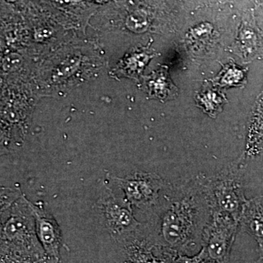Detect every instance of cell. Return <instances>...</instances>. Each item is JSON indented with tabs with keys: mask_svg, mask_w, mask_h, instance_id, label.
<instances>
[{
	"mask_svg": "<svg viewBox=\"0 0 263 263\" xmlns=\"http://www.w3.org/2000/svg\"><path fill=\"white\" fill-rule=\"evenodd\" d=\"M152 56L146 51H135L122 61L118 70L126 76L135 77L141 73Z\"/></svg>",
	"mask_w": 263,
	"mask_h": 263,
	"instance_id": "7c38bea8",
	"label": "cell"
},
{
	"mask_svg": "<svg viewBox=\"0 0 263 263\" xmlns=\"http://www.w3.org/2000/svg\"><path fill=\"white\" fill-rule=\"evenodd\" d=\"M240 227L257 242L259 257H263V195L247 200L240 216Z\"/></svg>",
	"mask_w": 263,
	"mask_h": 263,
	"instance_id": "ba28073f",
	"label": "cell"
},
{
	"mask_svg": "<svg viewBox=\"0 0 263 263\" xmlns=\"http://www.w3.org/2000/svg\"><path fill=\"white\" fill-rule=\"evenodd\" d=\"M22 195L23 193L19 189L2 187L1 213L9 209Z\"/></svg>",
	"mask_w": 263,
	"mask_h": 263,
	"instance_id": "2e32d148",
	"label": "cell"
},
{
	"mask_svg": "<svg viewBox=\"0 0 263 263\" xmlns=\"http://www.w3.org/2000/svg\"><path fill=\"white\" fill-rule=\"evenodd\" d=\"M103 187L98 201L99 211L110 237L124 248L142 234L141 224L125 197L117 196L108 186Z\"/></svg>",
	"mask_w": 263,
	"mask_h": 263,
	"instance_id": "277c9868",
	"label": "cell"
},
{
	"mask_svg": "<svg viewBox=\"0 0 263 263\" xmlns=\"http://www.w3.org/2000/svg\"><path fill=\"white\" fill-rule=\"evenodd\" d=\"M1 263H60L48 254H17L1 251Z\"/></svg>",
	"mask_w": 263,
	"mask_h": 263,
	"instance_id": "5bb4252c",
	"label": "cell"
},
{
	"mask_svg": "<svg viewBox=\"0 0 263 263\" xmlns=\"http://www.w3.org/2000/svg\"><path fill=\"white\" fill-rule=\"evenodd\" d=\"M149 224L142 228L152 245L183 255L201 250L202 234L213 209L202 176L164 190Z\"/></svg>",
	"mask_w": 263,
	"mask_h": 263,
	"instance_id": "6da1fadb",
	"label": "cell"
},
{
	"mask_svg": "<svg viewBox=\"0 0 263 263\" xmlns=\"http://www.w3.org/2000/svg\"><path fill=\"white\" fill-rule=\"evenodd\" d=\"M29 202L35 221L36 233L40 243L49 257L60 262V251L63 243L61 229L58 223L41 205Z\"/></svg>",
	"mask_w": 263,
	"mask_h": 263,
	"instance_id": "52a82bcc",
	"label": "cell"
},
{
	"mask_svg": "<svg viewBox=\"0 0 263 263\" xmlns=\"http://www.w3.org/2000/svg\"><path fill=\"white\" fill-rule=\"evenodd\" d=\"M245 79V72L243 69L234 64L226 66L219 77L217 84L221 86H239L243 84Z\"/></svg>",
	"mask_w": 263,
	"mask_h": 263,
	"instance_id": "9a60e30c",
	"label": "cell"
},
{
	"mask_svg": "<svg viewBox=\"0 0 263 263\" xmlns=\"http://www.w3.org/2000/svg\"><path fill=\"white\" fill-rule=\"evenodd\" d=\"M200 263H217L215 261L212 260V259H205V260L202 261V262Z\"/></svg>",
	"mask_w": 263,
	"mask_h": 263,
	"instance_id": "ac0fdd59",
	"label": "cell"
},
{
	"mask_svg": "<svg viewBox=\"0 0 263 263\" xmlns=\"http://www.w3.org/2000/svg\"><path fill=\"white\" fill-rule=\"evenodd\" d=\"M127 263H163L156 254L155 246L143 234L132 240L123 248Z\"/></svg>",
	"mask_w": 263,
	"mask_h": 263,
	"instance_id": "30bf717a",
	"label": "cell"
},
{
	"mask_svg": "<svg viewBox=\"0 0 263 263\" xmlns=\"http://www.w3.org/2000/svg\"><path fill=\"white\" fill-rule=\"evenodd\" d=\"M253 263H263V257H259V259L254 261Z\"/></svg>",
	"mask_w": 263,
	"mask_h": 263,
	"instance_id": "d6986e66",
	"label": "cell"
},
{
	"mask_svg": "<svg viewBox=\"0 0 263 263\" xmlns=\"http://www.w3.org/2000/svg\"><path fill=\"white\" fill-rule=\"evenodd\" d=\"M146 86L150 96L160 100H173L179 92V90L172 82L168 69L166 67H161L152 72L147 78Z\"/></svg>",
	"mask_w": 263,
	"mask_h": 263,
	"instance_id": "9c48e42d",
	"label": "cell"
},
{
	"mask_svg": "<svg viewBox=\"0 0 263 263\" xmlns=\"http://www.w3.org/2000/svg\"><path fill=\"white\" fill-rule=\"evenodd\" d=\"M29 202L23 194L9 209L1 213V251L18 254H46L38 240L35 221Z\"/></svg>",
	"mask_w": 263,
	"mask_h": 263,
	"instance_id": "7a4b0ae2",
	"label": "cell"
},
{
	"mask_svg": "<svg viewBox=\"0 0 263 263\" xmlns=\"http://www.w3.org/2000/svg\"><path fill=\"white\" fill-rule=\"evenodd\" d=\"M155 252L163 263H200L207 259L206 254L202 248L193 256L183 255L175 251L157 247H155Z\"/></svg>",
	"mask_w": 263,
	"mask_h": 263,
	"instance_id": "4fadbf2b",
	"label": "cell"
},
{
	"mask_svg": "<svg viewBox=\"0 0 263 263\" xmlns=\"http://www.w3.org/2000/svg\"><path fill=\"white\" fill-rule=\"evenodd\" d=\"M245 171V163L237 160L211 177L202 176L213 212L228 214L239 222L247 201L243 185Z\"/></svg>",
	"mask_w": 263,
	"mask_h": 263,
	"instance_id": "3957f363",
	"label": "cell"
},
{
	"mask_svg": "<svg viewBox=\"0 0 263 263\" xmlns=\"http://www.w3.org/2000/svg\"><path fill=\"white\" fill-rule=\"evenodd\" d=\"M196 103L204 113L210 117L215 118L222 110L226 103V98L217 90L209 89L197 95Z\"/></svg>",
	"mask_w": 263,
	"mask_h": 263,
	"instance_id": "8fae6325",
	"label": "cell"
},
{
	"mask_svg": "<svg viewBox=\"0 0 263 263\" xmlns=\"http://www.w3.org/2000/svg\"><path fill=\"white\" fill-rule=\"evenodd\" d=\"M20 63V57H17L16 55H11V56H8L5 59L4 67L7 70H13V69L18 67Z\"/></svg>",
	"mask_w": 263,
	"mask_h": 263,
	"instance_id": "e0dca14e",
	"label": "cell"
},
{
	"mask_svg": "<svg viewBox=\"0 0 263 263\" xmlns=\"http://www.w3.org/2000/svg\"><path fill=\"white\" fill-rule=\"evenodd\" d=\"M240 222L223 213L213 212L202 234V248L207 259L230 263V254Z\"/></svg>",
	"mask_w": 263,
	"mask_h": 263,
	"instance_id": "8992f818",
	"label": "cell"
},
{
	"mask_svg": "<svg viewBox=\"0 0 263 263\" xmlns=\"http://www.w3.org/2000/svg\"><path fill=\"white\" fill-rule=\"evenodd\" d=\"M133 206L149 210L158 204L161 193L171 184L154 173L136 172L124 178L111 176Z\"/></svg>",
	"mask_w": 263,
	"mask_h": 263,
	"instance_id": "5b68a950",
	"label": "cell"
},
{
	"mask_svg": "<svg viewBox=\"0 0 263 263\" xmlns=\"http://www.w3.org/2000/svg\"><path fill=\"white\" fill-rule=\"evenodd\" d=\"M124 263H127V262H124Z\"/></svg>",
	"mask_w": 263,
	"mask_h": 263,
	"instance_id": "ffe728a7",
	"label": "cell"
}]
</instances>
